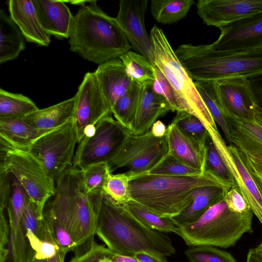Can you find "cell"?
<instances>
[{
	"label": "cell",
	"instance_id": "7a4b0ae2",
	"mask_svg": "<svg viewBox=\"0 0 262 262\" xmlns=\"http://www.w3.org/2000/svg\"><path fill=\"white\" fill-rule=\"evenodd\" d=\"M89 2L74 16L70 49L99 65L120 58L132 48L125 33L116 17L103 12L96 1Z\"/></svg>",
	"mask_w": 262,
	"mask_h": 262
},
{
	"label": "cell",
	"instance_id": "cb8c5ba5",
	"mask_svg": "<svg viewBox=\"0 0 262 262\" xmlns=\"http://www.w3.org/2000/svg\"><path fill=\"white\" fill-rule=\"evenodd\" d=\"M49 131L36 128L22 118L0 119L1 146L28 150L37 139Z\"/></svg>",
	"mask_w": 262,
	"mask_h": 262
},
{
	"label": "cell",
	"instance_id": "603a6c76",
	"mask_svg": "<svg viewBox=\"0 0 262 262\" xmlns=\"http://www.w3.org/2000/svg\"><path fill=\"white\" fill-rule=\"evenodd\" d=\"M227 189L219 186H204L194 189L190 204L178 215L171 218L178 227L199 219L211 206L224 198Z\"/></svg>",
	"mask_w": 262,
	"mask_h": 262
},
{
	"label": "cell",
	"instance_id": "8992f818",
	"mask_svg": "<svg viewBox=\"0 0 262 262\" xmlns=\"http://www.w3.org/2000/svg\"><path fill=\"white\" fill-rule=\"evenodd\" d=\"M253 214L251 210L242 213L231 210L223 199L195 222L178 227L174 233L191 247L227 249L234 247L245 233L252 232Z\"/></svg>",
	"mask_w": 262,
	"mask_h": 262
},
{
	"label": "cell",
	"instance_id": "83f0119b",
	"mask_svg": "<svg viewBox=\"0 0 262 262\" xmlns=\"http://www.w3.org/2000/svg\"><path fill=\"white\" fill-rule=\"evenodd\" d=\"M194 2L193 0H152L150 12L162 24H172L185 17Z\"/></svg>",
	"mask_w": 262,
	"mask_h": 262
},
{
	"label": "cell",
	"instance_id": "5bb4252c",
	"mask_svg": "<svg viewBox=\"0 0 262 262\" xmlns=\"http://www.w3.org/2000/svg\"><path fill=\"white\" fill-rule=\"evenodd\" d=\"M147 0H121L116 18L132 47L154 64L151 39L145 25Z\"/></svg>",
	"mask_w": 262,
	"mask_h": 262
},
{
	"label": "cell",
	"instance_id": "db71d44e",
	"mask_svg": "<svg viewBox=\"0 0 262 262\" xmlns=\"http://www.w3.org/2000/svg\"><path fill=\"white\" fill-rule=\"evenodd\" d=\"M254 249L256 252L261 257H262V241Z\"/></svg>",
	"mask_w": 262,
	"mask_h": 262
},
{
	"label": "cell",
	"instance_id": "c3c4849f",
	"mask_svg": "<svg viewBox=\"0 0 262 262\" xmlns=\"http://www.w3.org/2000/svg\"><path fill=\"white\" fill-rule=\"evenodd\" d=\"M150 131L155 137L161 138L166 136L167 127L161 121L158 120L153 124Z\"/></svg>",
	"mask_w": 262,
	"mask_h": 262
},
{
	"label": "cell",
	"instance_id": "7402d4cb",
	"mask_svg": "<svg viewBox=\"0 0 262 262\" xmlns=\"http://www.w3.org/2000/svg\"><path fill=\"white\" fill-rule=\"evenodd\" d=\"M169 111L172 112L170 105L163 96L153 91L152 85L143 86L141 99L129 133L139 136L148 132L159 117Z\"/></svg>",
	"mask_w": 262,
	"mask_h": 262
},
{
	"label": "cell",
	"instance_id": "ba28073f",
	"mask_svg": "<svg viewBox=\"0 0 262 262\" xmlns=\"http://www.w3.org/2000/svg\"><path fill=\"white\" fill-rule=\"evenodd\" d=\"M0 168L7 170L24 188L38 211L44 214L47 201L56 193L55 181L29 151L1 146Z\"/></svg>",
	"mask_w": 262,
	"mask_h": 262
},
{
	"label": "cell",
	"instance_id": "836d02e7",
	"mask_svg": "<svg viewBox=\"0 0 262 262\" xmlns=\"http://www.w3.org/2000/svg\"><path fill=\"white\" fill-rule=\"evenodd\" d=\"M80 170L81 185L83 192L91 197L102 193L106 180L111 174L107 163L92 165Z\"/></svg>",
	"mask_w": 262,
	"mask_h": 262
},
{
	"label": "cell",
	"instance_id": "11a10c76",
	"mask_svg": "<svg viewBox=\"0 0 262 262\" xmlns=\"http://www.w3.org/2000/svg\"><path fill=\"white\" fill-rule=\"evenodd\" d=\"M32 262H47V261L46 259H41L35 258Z\"/></svg>",
	"mask_w": 262,
	"mask_h": 262
},
{
	"label": "cell",
	"instance_id": "ac0fdd59",
	"mask_svg": "<svg viewBox=\"0 0 262 262\" xmlns=\"http://www.w3.org/2000/svg\"><path fill=\"white\" fill-rule=\"evenodd\" d=\"M39 21L49 35L69 38L74 16L66 1L33 0Z\"/></svg>",
	"mask_w": 262,
	"mask_h": 262
},
{
	"label": "cell",
	"instance_id": "52a82bcc",
	"mask_svg": "<svg viewBox=\"0 0 262 262\" xmlns=\"http://www.w3.org/2000/svg\"><path fill=\"white\" fill-rule=\"evenodd\" d=\"M149 34L154 50V63L189 105L194 115L202 121L206 128L217 126L198 92L194 81L181 63L163 31L154 25Z\"/></svg>",
	"mask_w": 262,
	"mask_h": 262
},
{
	"label": "cell",
	"instance_id": "9c48e42d",
	"mask_svg": "<svg viewBox=\"0 0 262 262\" xmlns=\"http://www.w3.org/2000/svg\"><path fill=\"white\" fill-rule=\"evenodd\" d=\"M169 152L167 136L155 137L149 130L139 136L129 134L118 154L108 163L111 173L122 169L131 179L149 173Z\"/></svg>",
	"mask_w": 262,
	"mask_h": 262
},
{
	"label": "cell",
	"instance_id": "bcb514c9",
	"mask_svg": "<svg viewBox=\"0 0 262 262\" xmlns=\"http://www.w3.org/2000/svg\"><path fill=\"white\" fill-rule=\"evenodd\" d=\"M255 103L262 110V74L249 78Z\"/></svg>",
	"mask_w": 262,
	"mask_h": 262
},
{
	"label": "cell",
	"instance_id": "60d3db41",
	"mask_svg": "<svg viewBox=\"0 0 262 262\" xmlns=\"http://www.w3.org/2000/svg\"><path fill=\"white\" fill-rule=\"evenodd\" d=\"M44 217L48 222L53 238L59 250L66 253L70 251L74 252L76 246L68 232L52 217L45 213Z\"/></svg>",
	"mask_w": 262,
	"mask_h": 262
},
{
	"label": "cell",
	"instance_id": "277c9868",
	"mask_svg": "<svg viewBox=\"0 0 262 262\" xmlns=\"http://www.w3.org/2000/svg\"><path fill=\"white\" fill-rule=\"evenodd\" d=\"M175 53L194 81L250 78L262 74V47L223 51L214 49L211 45L182 44Z\"/></svg>",
	"mask_w": 262,
	"mask_h": 262
},
{
	"label": "cell",
	"instance_id": "9a60e30c",
	"mask_svg": "<svg viewBox=\"0 0 262 262\" xmlns=\"http://www.w3.org/2000/svg\"><path fill=\"white\" fill-rule=\"evenodd\" d=\"M196 6L204 24L220 29L262 12V0H199Z\"/></svg>",
	"mask_w": 262,
	"mask_h": 262
},
{
	"label": "cell",
	"instance_id": "f907efd6",
	"mask_svg": "<svg viewBox=\"0 0 262 262\" xmlns=\"http://www.w3.org/2000/svg\"><path fill=\"white\" fill-rule=\"evenodd\" d=\"M108 262H139L134 256L122 255L112 252Z\"/></svg>",
	"mask_w": 262,
	"mask_h": 262
},
{
	"label": "cell",
	"instance_id": "d4e9b609",
	"mask_svg": "<svg viewBox=\"0 0 262 262\" xmlns=\"http://www.w3.org/2000/svg\"><path fill=\"white\" fill-rule=\"evenodd\" d=\"M76 96L54 105L37 111L22 118L30 124L42 130H51L73 119Z\"/></svg>",
	"mask_w": 262,
	"mask_h": 262
},
{
	"label": "cell",
	"instance_id": "1f68e13d",
	"mask_svg": "<svg viewBox=\"0 0 262 262\" xmlns=\"http://www.w3.org/2000/svg\"><path fill=\"white\" fill-rule=\"evenodd\" d=\"M38 109L29 97L0 89V119L21 118Z\"/></svg>",
	"mask_w": 262,
	"mask_h": 262
},
{
	"label": "cell",
	"instance_id": "6da1fadb",
	"mask_svg": "<svg viewBox=\"0 0 262 262\" xmlns=\"http://www.w3.org/2000/svg\"><path fill=\"white\" fill-rule=\"evenodd\" d=\"M94 201L98 213L95 234L113 253L134 256L143 252L161 259L176 253L166 233L146 226L103 193Z\"/></svg>",
	"mask_w": 262,
	"mask_h": 262
},
{
	"label": "cell",
	"instance_id": "8d00e7d4",
	"mask_svg": "<svg viewBox=\"0 0 262 262\" xmlns=\"http://www.w3.org/2000/svg\"><path fill=\"white\" fill-rule=\"evenodd\" d=\"M205 148L204 173L209 172L230 187L233 186V180L209 135L206 141Z\"/></svg>",
	"mask_w": 262,
	"mask_h": 262
},
{
	"label": "cell",
	"instance_id": "7c38bea8",
	"mask_svg": "<svg viewBox=\"0 0 262 262\" xmlns=\"http://www.w3.org/2000/svg\"><path fill=\"white\" fill-rule=\"evenodd\" d=\"M77 143H78L77 132L72 120L40 136L28 151L42 163L56 182L72 166Z\"/></svg>",
	"mask_w": 262,
	"mask_h": 262
},
{
	"label": "cell",
	"instance_id": "2e32d148",
	"mask_svg": "<svg viewBox=\"0 0 262 262\" xmlns=\"http://www.w3.org/2000/svg\"><path fill=\"white\" fill-rule=\"evenodd\" d=\"M227 117L253 120L255 103L249 78L234 77L213 82Z\"/></svg>",
	"mask_w": 262,
	"mask_h": 262
},
{
	"label": "cell",
	"instance_id": "7bdbcfd3",
	"mask_svg": "<svg viewBox=\"0 0 262 262\" xmlns=\"http://www.w3.org/2000/svg\"><path fill=\"white\" fill-rule=\"evenodd\" d=\"M224 200L228 207L235 212L242 213L251 210L248 203L234 185L226 191Z\"/></svg>",
	"mask_w": 262,
	"mask_h": 262
},
{
	"label": "cell",
	"instance_id": "8fae6325",
	"mask_svg": "<svg viewBox=\"0 0 262 262\" xmlns=\"http://www.w3.org/2000/svg\"><path fill=\"white\" fill-rule=\"evenodd\" d=\"M129 133L112 115L101 119L94 133L78 143L73 167L82 170L96 164L108 163L118 154Z\"/></svg>",
	"mask_w": 262,
	"mask_h": 262
},
{
	"label": "cell",
	"instance_id": "30bf717a",
	"mask_svg": "<svg viewBox=\"0 0 262 262\" xmlns=\"http://www.w3.org/2000/svg\"><path fill=\"white\" fill-rule=\"evenodd\" d=\"M209 135L234 183L262 225V178L253 170L246 154L233 144L227 145L217 128Z\"/></svg>",
	"mask_w": 262,
	"mask_h": 262
},
{
	"label": "cell",
	"instance_id": "d6986e66",
	"mask_svg": "<svg viewBox=\"0 0 262 262\" xmlns=\"http://www.w3.org/2000/svg\"><path fill=\"white\" fill-rule=\"evenodd\" d=\"M8 7L11 18L27 41L41 46L49 45L50 35L43 29L33 1L10 0Z\"/></svg>",
	"mask_w": 262,
	"mask_h": 262
},
{
	"label": "cell",
	"instance_id": "4316f807",
	"mask_svg": "<svg viewBox=\"0 0 262 262\" xmlns=\"http://www.w3.org/2000/svg\"><path fill=\"white\" fill-rule=\"evenodd\" d=\"M0 63L16 58L25 49V38L21 31L2 9L0 10Z\"/></svg>",
	"mask_w": 262,
	"mask_h": 262
},
{
	"label": "cell",
	"instance_id": "e0dca14e",
	"mask_svg": "<svg viewBox=\"0 0 262 262\" xmlns=\"http://www.w3.org/2000/svg\"><path fill=\"white\" fill-rule=\"evenodd\" d=\"M218 38L210 44L218 50L237 51L262 47V12L220 28Z\"/></svg>",
	"mask_w": 262,
	"mask_h": 262
},
{
	"label": "cell",
	"instance_id": "d590c367",
	"mask_svg": "<svg viewBox=\"0 0 262 262\" xmlns=\"http://www.w3.org/2000/svg\"><path fill=\"white\" fill-rule=\"evenodd\" d=\"M171 123L195 142L205 145L209 133L196 116L186 112H177Z\"/></svg>",
	"mask_w": 262,
	"mask_h": 262
},
{
	"label": "cell",
	"instance_id": "b9f144b4",
	"mask_svg": "<svg viewBox=\"0 0 262 262\" xmlns=\"http://www.w3.org/2000/svg\"><path fill=\"white\" fill-rule=\"evenodd\" d=\"M112 252L107 247L98 244L94 240L88 250L74 255L68 262H108Z\"/></svg>",
	"mask_w": 262,
	"mask_h": 262
},
{
	"label": "cell",
	"instance_id": "e575fe53",
	"mask_svg": "<svg viewBox=\"0 0 262 262\" xmlns=\"http://www.w3.org/2000/svg\"><path fill=\"white\" fill-rule=\"evenodd\" d=\"M155 79L152 85L153 91L163 96L169 103L172 112H186L194 115L189 105L178 94L160 69L154 63Z\"/></svg>",
	"mask_w": 262,
	"mask_h": 262
},
{
	"label": "cell",
	"instance_id": "f546056e",
	"mask_svg": "<svg viewBox=\"0 0 262 262\" xmlns=\"http://www.w3.org/2000/svg\"><path fill=\"white\" fill-rule=\"evenodd\" d=\"M194 83L215 123L222 130L229 145L231 144L229 119L219 99L213 82L195 81Z\"/></svg>",
	"mask_w": 262,
	"mask_h": 262
},
{
	"label": "cell",
	"instance_id": "4fadbf2b",
	"mask_svg": "<svg viewBox=\"0 0 262 262\" xmlns=\"http://www.w3.org/2000/svg\"><path fill=\"white\" fill-rule=\"evenodd\" d=\"M76 96L73 117L78 143L84 137L92 135L96 125L112 115L111 106L100 86L95 72H88L80 84Z\"/></svg>",
	"mask_w": 262,
	"mask_h": 262
},
{
	"label": "cell",
	"instance_id": "5b68a950",
	"mask_svg": "<svg viewBox=\"0 0 262 262\" xmlns=\"http://www.w3.org/2000/svg\"><path fill=\"white\" fill-rule=\"evenodd\" d=\"M230 186L209 172L195 176H169L144 174L130 179L132 200L147 207L161 216L172 218L190 204L196 188Z\"/></svg>",
	"mask_w": 262,
	"mask_h": 262
},
{
	"label": "cell",
	"instance_id": "681fc988",
	"mask_svg": "<svg viewBox=\"0 0 262 262\" xmlns=\"http://www.w3.org/2000/svg\"><path fill=\"white\" fill-rule=\"evenodd\" d=\"M139 262H168L166 258L161 259L146 253H138L134 255Z\"/></svg>",
	"mask_w": 262,
	"mask_h": 262
},
{
	"label": "cell",
	"instance_id": "f35d334b",
	"mask_svg": "<svg viewBox=\"0 0 262 262\" xmlns=\"http://www.w3.org/2000/svg\"><path fill=\"white\" fill-rule=\"evenodd\" d=\"M185 254L190 262H237L230 253L211 246L191 247Z\"/></svg>",
	"mask_w": 262,
	"mask_h": 262
},
{
	"label": "cell",
	"instance_id": "3957f363",
	"mask_svg": "<svg viewBox=\"0 0 262 262\" xmlns=\"http://www.w3.org/2000/svg\"><path fill=\"white\" fill-rule=\"evenodd\" d=\"M80 169L68 168L56 181V193L44 213L54 219L69 233L76 246L74 255L88 250L94 241L97 208L84 193Z\"/></svg>",
	"mask_w": 262,
	"mask_h": 262
},
{
	"label": "cell",
	"instance_id": "74e56055",
	"mask_svg": "<svg viewBox=\"0 0 262 262\" xmlns=\"http://www.w3.org/2000/svg\"><path fill=\"white\" fill-rule=\"evenodd\" d=\"M130 179L124 173H111L102 193L115 203L123 204L132 200L129 187Z\"/></svg>",
	"mask_w": 262,
	"mask_h": 262
},
{
	"label": "cell",
	"instance_id": "7dc6e473",
	"mask_svg": "<svg viewBox=\"0 0 262 262\" xmlns=\"http://www.w3.org/2000/svg\"><path fill=\"white\" fill-rule=\"evenodd\" d=\"M245 154L254 171L262 178V156L256 154Z\"/></svg>",
	"mask_w": 262,
	"mask_h": 262
},
{
	"label": "cell",
	"instance_id": "816d5d0a",
	"mask_svg": "<svg viewBox=\"0 0 262 262\" xmlns=\"http://www.w3.org/2000/svg\"><path fill=\"white\" fill-rule=\"evenodd\" d=\"M246 262H262V257L256 252L254 248H252L247 253Z\"/></svg>",
	"mask_w": 262,
	"mask_h": 262
},
{
	"label": "cell",
	"instance_id": "ffe728a7",
	"mask_svg": "<svg viewBox=\"0 0 262 262\" xmlns=\"http://www.w3.org/2000/svg\"><path fill=\"white\" fill-rule=\"evenodd\" d=\"M95 73L112 110L116 101L129 91L134 82L119 58L99 64Z\"/></svg>",
	"mask_w": 262,
	"mask_h": 262
},
{
	"label": "cell",
	"instance_id": "ee69618b",
	"mask_svg": "<svg viewBox=\"0 0 262 262\" xmlns=\"http://www.w3.org/2000/svg\"><path fill=\"white\" fill-rule=\"evenodd\" d=\"M9 234V224L4 211H0V262H7L8 260Z\"/></svg>",
	"mask_w": 262,
	"mask_h": 262
},
{
	"label": "cell",
	"instance_id": "44dd1931",
	"mask_svg": "<svg viewBox=\"0 0 262 262\" xmlns=\"http://www.w3.org/2000/svg\"><path fill=\"white\" fill-rule=\"evenodd\" d=\"M168 154L185 164L204 173L205 145H202L181 132L174 124L167 126Z\"/></svg>",
	"mask_w": 262,
	"mask_h": 262
},
{
	"label": "cell",
	"instance_id": "f5cc1de1",
	"mask_svg": "<svg viewBox=\"0 0 262 262\" xmlns=\"http://www.w3.org/2000/svg\"><path fill=\"white\" fill-rule=\"evenodd\" d=\"M67 253L58 250L56 254L52 258L47 260V262H64Z\"/></svg>",
	"mask_w": 262,
	"mask_h": 262
},
{
	"label": "cell",
	"instance_id": "f1b7e54d",
	"mask_svg": "<svg viewBox=\"0 0 262 262\" xmlns=\"http://www.w3.org/2000/svg\"><path fill=\"white\" fill-rule=\"evenodd\" d=\"M143 86L134 82L129 91L120 97L112 107L116 120L128 131L135 120L143 94Z\"/></svg>",
	"mask_w": 262,
	"mask_h": 262
},
{
	"label": "cell",
	"instance_id": "ab89813d",
	"mask_svg": "<svg viewBox=\"0 0 262 262\" xmlns=\"http://www.w3.org/2000/svg\"><path fill=\"white\" fill-rule=\"evenodd\" d=\"M148 173L180 177L204 174L200 170L185 164L169 154Z\"/></svg>",
	"mask_w": 262,
	"mask_h": 262
},
{
	"label": "cell",
	"instance_id": "484cf974",
	"mask_svg": "<svg viewBox=\"0 0 262 262\" xmlns=\"http://www.w3.org/2000/svg\"><path fill=\"white\" fill-rule=\"evenodd\" d=\"M231 144L246 154L262 156V127L250 119L230 118Z\"/></svg>",
	"mask_w": 262,
	"mask_h": 262
},
{
	"label": "cell",
	"instance_id": "f6af8a7d",
	"mask_svg": "<svg viewBox=\"0 0 262 262\" xmlns=\"http://www.w3.org/2000/svg\"><path fill=\"white\" fill-rule=\"evenodd\" d=\"M9 174L7 170L0 168V211H4L8 204L11 191Z\"/></svg>",
	"mask_w": 262,
	"mask_h": 262
},
{
	"label": "cell",
	"instance_id": "d6a6232c",
	"mask_svg": "<svg viewBox=\"0 0 262 262\" xmlns=\"http://www.w3.org/2000/svg\"><path fill=\"white\" fill-rule=\"evenodd\" d=\"M122 205L139 221L154 230L167 233H175L178 229L171 218L161 216L133 200Z\"/></svg>",
	"mask_w": 262,
	"mask_h": 262
},
{
	"label": "cell",
	"instance_id": "4dcf8cb0",
	"mask_svg": "<svg viewBox=\"0 0 262 262\" xmlns=\"http://www.w3.org/2000/svg\"><path fill=\"white\" fill-rule=\"evenodd\" d=\"M119 58L134 82L142 86L152 85L155 79V69L145 57L130 50Z\"/></svg>",
	"mask_w": 262,
	"mask_h": 262
}]
</instances>
